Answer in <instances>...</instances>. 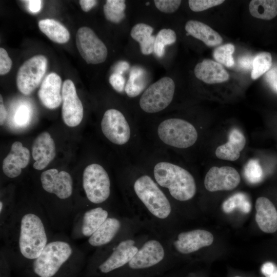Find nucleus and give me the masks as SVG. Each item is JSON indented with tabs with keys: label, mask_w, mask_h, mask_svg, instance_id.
I'll use <instances>...</instances> for the list:
<instances>
[{
	"label": "nucleus",
	"mask_w": 277,
	"mask_h": 277,
	"mask_svg": "<svg viewBox=\"0 0 277 277\" xmlns=\"http://www.w3.org/2000/svg\"><path fill=\"white\" fill-rule=\"evenodd\" d=\"M41 206L21 203L0 231L10 261L30 264L37 258L54 234Z\"/></svg>",
	"instance_id": "nucleus-1"
},
{
	"label": "nucleus",
	"mask_w": 277,
	"mask_h": 277,
	"mask_svg": "<svg viewBox=\"0 0 277 277\" xmlns=\"http://www.w3.org/2000/svg\"><path fill=\"white\" fill-rule=\"evenodd\" d=\"M84 253L62 232L54 234L39 255L30 263L32 272L37 277H55L65 268L81 265Z\"/></svg>",
	"instance_id": "nucleus-2"
},
{
	"label": "nucleus",
	"mask_w": 277,
	"mask_h": 277,
	"mask_svg": "<svg viewBox=\"0 0 277 277\" xmlns=\"http://www.w3.org/2000/svg\"><path fill=\"white\" fill-rule=\"evenodd\" d=\"M153 173L157 183L168 188L175 199L186 201L195 195L196 187L194 179L184 168L169 162H162L155 165Z\"/></svg>",
	"instance_id": "nucleus-3"
},
{
	"label": "nucleus",
	"mask_w": 277,
	"mask_h": 277,
	"mask_svg": "<svg viewBox=\"0 0 277 277\" xmlns=\"http://www.w3.org/2000/svg\"><path fill=\"white\" fill-rule=\"evenodd\" d=\"M134 191L148 210L155 216L164 219L171 211L170 204L157 185L148 175L140 176L134 184Z\"/></svg>",
	"instance_id": "nucleus-4"
},
{
	"label": "nucleus",
	"mask_w": 277,
	"mask_h": 277,
	"mask_svg": "<svg viewBox=\"0 0 277 277\" xmlns=\"http://www.w3.org/2000/svg\"><path fill=\"white\" fill-rule=\"evenodd\" d=\"M157 134L165 144L181 149L192 146L197 138V131L191 124L176 118L162 122L158 126Z\"/></svg>",
	"instance_id": "nucleus-5"
},
{
	"label": "nucleus",
	"mask_w": 277,
	"mask_h": 277,
	"mask_svg": "<svg viewBox=\"0 0 277 277\" xmlns=\"http://www.w3.org/2000/svg\"><path fill=\"white\" fill-rule=\"evenodd\" d=\"M82 188L86 200L93 204L105 202L110 194V181L105 169L97 164H92L84 170Z\"/></svg>",
	"instance_id": "nucleus-6"
},
{
	"label": "nucleus",
	"mask_w": 277,
	"mask_h": 277,
	"mask_svg": "<svg viewBox=\"0 0 277 277\" xmlns=\"http://www.w3.org/2000/svg\"><path fill=\"white\" fill-rule=\"evenodd\" d=\"M175 84L169 77H163L147 88L140 100L141 109L147 113H156L165 109L172 102Z\"/></svg>",
	"instance_id": "nucleus-7"
},
{
	"label": "nucleus",
	"mask_w": 277,
	"mask_h": 277,
	"mask_svg": "<svg viewBox=\"0 0 277 277\" xmlns=\"http://www.w3.org/2000/svg\"><path fill=\"white\" fill-rule=\"evenodd\" d=\"M109 217L101 206L85 208L76 212L71 224L70 238L73 240L91 236Z\"/></svg>",
	"instance_id": "nucleus-8"
},
{
	"label": "nucleus",
	"mask_w": 277,
	"mask_h": 277,
	"mask_svg": "<svg viewBox=\"0 0 277 277\" xmlns=\"http://www.w3.org/2000/svg\"><path fill=\"white\" fill-rule=\"evenodd\" d=\"M47 63L45 56L36 55L22 65L16 76L17 87L21 93L29 95L38 87L46 72Z\"/></svg>",
	"instance_id": "nucleus-9"
},
{
	"label": "nucleus",
	"mask_w": 277,
	"mask_h": 277,
	"mask_svg": "<svg viewBox=\"0 0 277 277\" xmlns=\"http://www.w3.org/2000/svg\"><path fill=\"white\" fill-rule=\"evenodd\" d=\"M75 40L78 52L87 64H98L105 61L107 48L91 28H80Z\"/></svg>",
	"instance_id": "nucleus-10"
},
{
	"label": "nucleus",
	"mask_w": 277,
	"mask_h": 277,
	"mask_svg": "<svg viewBox=\"0 0 277 277\" xmlns=\"http://www.w3.org/2000/svg\"><path fill=\"white\" fill-rule=\"evenodd\" d=\"M101 129L104 135L112 143L122 145L130 137V128L124 115L115 109L107 110L104 114Z\"/></svg>",
	"instance_id": "nucleus-11"
},
{
	"label": "nucleus",
	"mask_w": 277,
	"mask_h": 277,
	"mask_svg": "<svg viewBox=\"0 0 277 277\" xmlns=\"http://www.w3.org/2000/svg\"><path fill=\"white\" fill-rule=\"evenodd\" d=\"M62 117L65 124L71 127L78 125L82 121L84 109L73 82L66 80L62 85Z\"/></svg>",
	"instance_id": "nucleus-12"
},
{
	"label": "nucleus",
	"mask_w": 277,
	"mask_h": 277,
	"mask_svg": "<svg viewBox=\"0 0 277 277\" xmlns=\"http://www.w3.org/2000/svg\"><path fill=\"white\" fill-rule=\"evenodd\" d=\"M240 181V175L235 168L230 166H213L206 174L204 185L210 192L231 190L235 188Z\"/></svg>",
	"instance_id": "nucleus-13"
},
{
	"label": "nucleus",
	"mask_w": 277,
	"mask_h": 277,
	"mask_svg": "<svg viewBox=\"0 0 277 277\" xmlns=\"http://www.w3.org/2000/svg\"><path fill=\"white\" fill-rule=\"evenodd\" d=\"M132 240L122 241L108 252L98 266L102 273H108L117 269L132 260L138 251Z\"/></svg>",
	"instance_id": "nucleus-14"
},
{
	"label": "nucleus",
	"mask_w": 277,
	"mask_h": 277,
	"mask_svg": "<svg viewBox=\"0 0 277 277\" xmlns=\"http://www.w3.org/2000/svg\"><path fill=\"white\" fill-rule=\"evenodd\" d=\"M213 240L211 232L205 230L195 229L180 233L173 245L179 252L188 254L210 246Z\"/></svg>",
	"instance_id": "nucleus-15"
},
{
	"label": "nucleus",
	"mask_w": 277,
	"mask_h": 277,
	"mask_svg": "<svg viewBox=\"0 0 277 277\" xmlns=\"http://www.w3.org/2000/svg\"><path fill=\"white\" fill-rule=\"evenodd\" d=\"M164 254V248L159 241L149 240L138 250L128 265L133 269L147 268L160 262Z\"/></svg>",
	"instance_id": "nucleus-16"
},
{
	"label": "nucleus",
	"mask_w": 277,
	"mask_h": 277,
	"mask_svg": "<svg viewBox=\"0 0 277 277\" xmlns=\"http://www.w3.org/2000/svg\"><path fill=\"white\" fill-rule=\"evenodd\" d=\"M42 190L57 191L67 195L73 193V181L71 175L65 171L53 168L43 171L39 177Z\"/></svg>",
	"instance_id": "nucleus-17"
},
{
	"label": "nucleus",
	"mask_w": 277,
	"mask_h": 277,
	"mask_svg": "<svg viewBox=\"0 0 277 277\" xmlns=\"http://www.w3.org/2000/svg\"><path fill=\"white\" fill-rule=\"evenodd\" d=\"M30 151L20 142H15L11 145L10 152L3 162L2 169L4 174L10 179L18 177L22 169L28 165Z\"/></svg>",
	"instance_id": "nucleus-18"
},
{
	"label": "nucleus",
	"mask_w": 277,
	"mask_h": 277,
	"mask_svg": "<svg viewBox=\"0 0 277 277\" xmlns=\"http://www.w3.org/2000/svg\"><path fill=\"white\" fill-rule=\"evenodd\" d=\"M55 153V143L50 134L47 132L41 133L32 146L34 168L38 170L45 169L54 159Z\"/></svg>",
	"instance_id": "nucleus-19"
},
{
	"label": "nucleus",
	"mask_w": 277,
	"mask_h": 277,
	"mask_svg": "<svg viewBox=\"0 0 277 277\" xmlns=\"http://www.w3.org/2000/svg\"><path fill=\"white\" fill-rule=\"evenodd\" d=\"M62 79L56 73H49L42 82L38 91V98L49 109L57 108L62 102Z\"/></svg>",
	"instance_id": "nucleus-20"
},
{
	"label": "nucleus",
	"mask_w": 277,
	"mask_h": 277,
	"mask_svg": "<svg viewBox=\"0 0 277 277\" xmlns=\"http://www.w3.org/2000/svg\"><path fill=\"white\" fill-rule=\"evenodd\" d=\"M255 221L260 229L265 233H273L277 230V210L267 198L258 197L255 202Z\"/></svg>",
	"instance_id": "nucleus-21"
},
{
	"label": "nucleus",
	"mask_w": 277,
	"mask_h": 277,
	"mask_svg": "<svg viewBox=\"0 0 277 277\" xmlns=\"http://www.w3.org/2000/svg\"><path fill=\"white\" fill-rule=\"evenodd\" d=\"M195 76L209 84L220 83L228 81L229 74L220 63L209 59L204 60L195 67Z\"/></svg>",
	"instance_id": "nucleus-22"
},
{
	"label": "nucleus",
	"mask_w": 277,
	"mask_h": 277,
	"mask_svg": "<svg viewBox=\"0 0 277 277\" xmlns=\"http://www.w3.org/2000/svg\"><path fill=\"white\" fill-rule=\"evenodd\" d=\"M246 144L244 134L238 129H232L228 137V141L220 146L215 150V155L220 159L234 161L240 156V152Z\"/></svg>",
	"instance_id": "nucleus-23"
},
{
	"label": "nucleus",
	"mask_w": 277,
	"mask_h": 277,
	"mask_svg": "<svg viewBox=\"0 0 277 277\" xmlns=\"http://www.w3.org/2000/svg\"><path fill=\"white\" fill-rule=\"evenodd\" d=\"M121 223L116 217L109 216L87 241L93 247H102L110 244L117 234Z\"/></svg>",
	"instance_id": "nucleus-24"
},
{
	"label": "nucleus",
	"mask_w": 277,
	"mask_h": 277,
	"mask_svg": "<svg viewBox=\"0 0 277 277\" xmlns=\"http://www.w3.org/2000/svg\"><path fill=\"white\" fill-rule=\"evenodd\" d=\"M185 28L188 34L202 41L208 46H216L223 42L222 36L216 31L201 22L190 20Z\"/></svg>",
	"instance_id": "nucleus-25"
},
{
	"label": "nucleus",
	"mask_w": 277,
	"mask_h": 277,
	"mask_svg": "<svg viewBox=\"0 0 277 277\" xmlns=\"http://www.w3.org/2000/svg\"><path fill=\"white\" fill-rule=\"evenodd\" d=\"M153 28L144 23L134 25L130 32L133 39L139 43L141 51L144 55H149L154 51L155 37L152 35Z\"/></svg>",
	"instance_id": "nucleus-26"
},
{
	"label": "nucleus",
	"mask_w": 277,
	"mask_h": 277,
	"mask_svg": "<svg viewBox=\"0 0 277 277\" xmlns=\"http://www.w3.org/2000/svg\"><path fill=\"white\" fill-rule=\"evenodd\" d=\"M38 25L40 30L55 43L65 44L69 40L70 33L68 29L55 19H42L39 21Z\"/></svg>",
	"instance_id": "nucleus-27"
},
{
	"label": "nucleus",
	"mask_w": 277,
	"mask_h": 277,
	"mask_svg": "<svg viewBox=\"0 0 277 277\" xmlns=\"http://www.w3.org/2000/svg\"><path fill=\"white\" fill-rule=\"evenodd\" d=\"M249 9L252 16L270 20L277 15V0H252Z\"/></svg>",
	"instance_id": "nucleus-28"
},
{
	"label": "nucleus",
	"mask_w": 277,
	"mask_h": 277,
	"mask_svg": "<svg viewBox=\"0 0 277 277\" xmlns=\"http://www.w3.org/2000/svg\"><path fill=\"white\" fill-rule=\"evenodd\" d=\"M222 208L226 213H230L236 209L244 213H248L251 210V205L245 193L238 192L226 200L223 203Z\"/></svg>",
	"instance_id": "nucleus-29"
},
{
	"label": "nucleus",
	"mask_w": 277,
	"mask_h": 277,
	"mask_svg": "<svg viewBox=\"0 0 277 277\" xmlns=\"http://www.w3.org/2000/svg\"><path fill=\"white\" fill-rule=\"evenodd\" d=\"M144 74V71L140 67H133L131 69L125 87L126 93L129 97H136L144 89L146 84L141 81Z\"/></svg>",
	"instance_id": "nucleus-30"
},
{
	"label": "nucleus",
	"mask_w": 277,
	"mask_h": 277,
	"mask_svg": "<svg viewBox=\"0 0 277 277\" xmlns=\"http://www.w3.org/2000/svg\"><path fill=\"white\" fill-rule=\"evenodd\" d=\"M125 9V1L124 0H107L103 7L105 17L114 23H119L124 19Z\"/></svg>",
	"instance_id": "nucleus-31"
},
{
	"label": "nucleus",
	"mask_w": 277,
	"mask_h": 277,
	"mask_svg": "<svg viewBox=\"0 0 277 277\" xmlns=\"http://www.w3.org/2000/svg\"><path fill=\"white\" fill-rule=\"evenodd\" d=\"M176 40V35L174 30L161 29L155 36L153 52L158 57H162L164 54L166 46L173 44Z\"/></svg>",
	"instance_id": "nucleus-32"
},
{
	"label": "nucleus",
	"mask_w": 277,
	"mask_h": 277,
	"mask_svg": "<svg viewBox=\"0 0 277 277\" xmlns=\"http://www.w3.org/2000/svg\"><path fill=\"white\" fill-rule=\"evenodd\" d=\"M272 65V56L270 53L261 52L257 54L254 58L251 77L256 80L264 73L268 71Z\"/></svg>",
	"instance_id": "nucleus-33"
},
{
	"label": "nucleus",
	"mask_w": 277,
	"mask_h": 277,
	"mask_svg": "<svg viewBox=\"0 0 277 277\" xmlns=\"http://www.w3.org/2000/svg\"><path fill=\"white\" fill-rule=\"evenodd\" d=\"M234 51V46L232 44H227L216 48L213 53L215 61L227 67H231L234 64L232 54Z\"/></svg>",
	"instance_id": "nucleus-34"
},
{
	"label": "nucleus",
	"mask_w": 277,
	"mask_h": 277,
	"mask_svg": "<svg viewBox=\"0 0 277 277\" xmlns=\"http://www.w3.org/2000/svg\"><path fill=\"white\" fill-rule=\"evenodd\" d=\"M244 174L246 180L252 184L258 183L263 179V170L256 160H250L247 163Z\"/></svg>",
	"instance_id": "nucleus-35"
},
{
	"label": "nucleus",
	"mask_w": 277,
	"mask_h": 277,
	"mask_svg": "<svg viewBox=\"0 0 277 277\" xmlns=\"http://www.w3.org/2000/svg\"><path fill=\"white\" fill-rule=\"evenodd\" d=\"M223 0H189V6L194 12H200L222 4Z\"/></svg>",
	"instance_id": "nucleus-36"
},
{
	"label": "nucleus",
	"mask_w": 277,
	"mask_h": 277,
	"mask_svg": "<svg viewBox=\"0 0 277 277\" xmlns=\"http://www.w3.org/2000/svg\"><path fill=\"white\" fill-rule=\"evenodd\" d=\"M182 1L179 0H155L156 7L161 12L171 13L179 8Z\"/></svg>",
	"instance_id": "nucleus-37"
},
{
	"label": "nucleus",
	"mask_w": 277,
	"mask_h": 277,
	"mask_svg": "<svg viewBox=\"0 0 277 277\" xmlns=\"http://www.w3.org/2000/svg\"><path fill=\"white\" fill-rule=\"evenodd\" d=\"M30 118L28 108L25 106L20 107L14 116L15 123L19 126H23L27 124Z\"/></svg>",
	"instance_id": "nucleus-38"
},
{
	"label": "nucleus",
	"mask_w": 277,
	"mask_h": 277,
	"mask_svg": "<svg viewBox=\"0 0 277 277\" xmlns=\"http://www.w3.org/2000/svg\"><path fill=\"white\" fill-rule=\"evenodd\" d=\"M12 61L7 52L3 48H0V74L4 75L9 72L12 66Z\"/></svg>",
	"instance_id": "nucleus-39"
},
{
	"label": "nucleus",
	"mask_w": 277,
	"mask_h": 277,
	"mask_svg": "<svg viewBox=\"0 0 277 277\" xmlns=\"http://www.w3.org/2000/svg\"><path fill=\"white\" fill-rule=\"evenodd\" d=\"M109 82L117 92H123L125 90V80L121 74L112 73L109 77Z\"/></svg>",
	"instance_id": "nucleus-40"
},
{
	"label": "nucleus",
	"mask_w": 277,
	"mask_h": 277,
	"mask_svg": "<svg viewBox=\"0 0 277 277\" xmlns=\"http://www.w3.org/2000/svg\"><path fill=\"white\" fill-rule=\"evenodd\" d=\"M265 78L270 88L277 93V65L267 72Z\"/></svg>",
	"instance_id": "nucleus-41"
},
{
	"label": "nucleus",
	"mask_w": 277,
	"mask_h": 277,
	"mask_svg": "<svg viewBox=\"0 0 277 277\" xmlns=\"http://www.w3.org/2000/svg\"><path fill=\"white\" fill-rule=\"evenodd\" d=\"M261 270L265 277H277V266L272 262H267L264 263Z\"/></svg>",
	"instance_id": "nucleus-42"
},
{
	"label": "nucleus",
	"mask_w": 277,
	"mask_h": 277,
	"mask_svg": "<svg viewBox=\"0 0 277 277\" xmlns=\"http://www.w3.org/2000/svg\"><path fill=\"white\" fill-rule=\"evenodd\" d=\"M253 58L250 55H244L240 57L238 61V64L240 68L243 70L252 69Z\"/></svg>",
	"instance_id": "nucleus-43"
},
{
	"label": "nucleus",
	"mask_w": 277,
	"mask_h": 277,
	"mask_svg": "<svg viewBox=\"0 0 277 277\" xmlns=\"http://www.w3.org/2000/svg\"><path fill=\"white\" fill-rule=\"evenodd\" d=\"M97 1L95 0H81L80 4L82 9L84 12L89 11L97 4Z\"/></svg>",
	"instance_id": "nucleus-44"
},
{
	"label": "nucleus",
	"mask_w": 277,
	"mask_h": 277,
	"mask_svg": "<svg viewBox=\"0 0 277 277\" xmlns=\"http://www.w3.org/2000/svg\"><path fill=\"white\" fill-rule=\"evenodd\" d=\"M129 68V64L125 61H121L114 67V72L121 74L127 71Z\"/></svg>",
	"instance_id": "nucleus-45"
},
{
	"label": "nucleus",
	"mask_w": 277,
	"mask_h": 277,
	"mask_svg": "<svg viewBox=\"0 0 277 277\" xmlns=\"http://www.w3.org/2000/svg\"><path fill=\"white\" fill-rule=\"evenodd\" d=\"M30 11L33 13L38 12L41 8V1H27Z\"/></svg>",
	"instance_id": "nucleus-46"
},
{
	"label": "nucleus",
	"mask_w": 277,
	"mask_h": 277,
	"mask_svg": "<svg viewBox=\"0 0 277 277\" xmlns=\"http://www.w3.org/2000/svg\"><path fill=\"white\" fill-rule=\"evenodd\" d=\"M0 124L2 125L4 124L7 117V111L3 104V97L0 95Z\"/></svg>",
	"instance_id": "nucleus-47"
},
{
	"label": "nucleus",
	"mask_w": 277,
	"mask_h": 277,
	"mask_svg": "<svg viewBox=\"0 0 277 277\" xmlns=\"http://www.w3.org/2000/svg\"><path fill=\"white\" fill-rule=\"evenodd\" d=\"M234 277H242V276H235Z\"/></svg>",
	"instance_id": "nucleus-48"
}]
</instances>
